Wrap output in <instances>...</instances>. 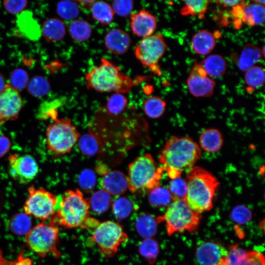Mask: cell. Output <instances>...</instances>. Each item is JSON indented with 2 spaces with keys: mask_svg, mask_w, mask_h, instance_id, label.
Masks as SVG:
<instances>
[{
  "mask_svg": "<svg viewBox=\"0 0 265 265\" xmlns=\"http://www.w3.org/2000/svg\"><path fill=\"white\" fill-rule=\"evenodd\" d=\"M184 6L180 10L183 16H197L199 19L205 18V14L208 9L210 0H184Z\"/></svg>",
  "mask_w": 265,
  "mask_h": 265,
  "instance_id": "83f0119b",
  "label": "cell"
},
{
  "mask_svg": "<svg viewBox=\"0 0 265 265\" xmlns=\"http://www.w3.org/2000/svg\"><path fill=\"white\" fill-rule=\"evenodd\" d=\"M131 43L130 35L126 31L119 28L110 29L104 37L106 48L114 54L125 53L129 50Z\"/></svg>",
  "mask_w": 265,
  "mask_h": 265,
  "instance_id": "e0dca14e",
  "label": "cell"
},
{
  "mask_svg": "<svg viewBox=\"0 0 265 265\" xmlns=\"http://www.w3.org/2000/svg\"><path fill=\"white\" fill-rule=\"evenodd\" d=\"M218 265H227L225 262V263H222V264Z\"/></svg>",
  "mask_w": 265,
  "mask_h": 265,
  "instance_id": "11a10c76",
  "label": "cell"
},
{
  "mask_svg": "<svg viewBox=\"0 0 265 265\" xmlns=\"http://www.w3.org/2000/svg\"><path fill=\"white\" fill-rule=\"evenodd\" d=\"M22 106L23 100L19 91L7 83L0 93V125L17 119Z\"/></svg>",
  "mask_w": 265,
  "mask_h": 265,
  "instance_id": "4fadbf2b",
  "label": "cell"
},
{
  "mask_svg": "<svg viewBox=\"0 0 265 265\" xmlns=\"http://www.w3.org/2000/svg\"><path fill=\"white\" fill-rule=\"evenodd\" d=\"M239 265H265V258L260 252L247 251L245 259Z\"/></svg>",
  "mask_w": 265,
  "mask_h": 265,
  "instance_id": "7dc6e473",
  "label": "cell"
},
{
  "mask_svg": "<svg viewBox=\"0 0 265 265\" xmlns=\"http://www.w3.org/2000/svg\"><path fill=\"white\" fill-rule=\"evenodd\" d=\"M209 76L219 77L223 76L227 70V62L224 58L218 54H211L206 57L200 63Z\"/></svg>",
  "mask_w": 265,
  "mask_h": 265,
  "instance_id": "d4e9b609",
  "label": "cell"
},
{
  "mask_svg": "<svg viewBox=\"0 0 265 265\" xmlns=\"http://www.w3.org/2000/svg\"><path fill=\"white\" fill-rule=\"evenodd\" d=\"M128 168V188L132 193L150 192L159 186L164 171L157 165L150 154L136 158Z\"/></svg>",
  "mask_w": 265,
  "mask_h": 265,
  "instance_id": "5b68a950",
  "label": "cell"
},
{
  "mask_svg": "<svg viewBox=\"0 0 265 265\" xmlns=\"http://www.w3.org/2000/svg\"><path fill=\"white\" fill-rule=\"evenodd\" d=\"M79 147L83 154L91 157L95 155L100 150V142L92 133H86L79 138Z\"/></svg>",
  "mask_w": 265,
  "mask_h": 265,
  "instance_id": "1f68e13d",
  "label": "cell"
},
{
  "mask_svg": "<svg viewBox=\"0 0 265 265\" xmlns=\"http://www.w3.org/2000/svg\"><path fill=\"white\" fill-rule=\"evenodd\" d=\"M16 22L18 28L26 38L32 40H37L40 38L42 34L41 27L31 12H21Z\"/></svg>",
  "mask_w": 265,
  "mask_h": 265,
  "instance_id": "ffe728a7",
  "label": "cell"
},
{
  "mask_svg": "<svg viewBox=\"0 0 265 265\" xmlns=\"http://www.w3.org/2000/svg\"><path fill=\"white\" fill-rule=\"evenodd\" d=\"M244 0H217L215 1L216 4L221 7H233L236 5L241 4Z\"/></svg>",
  "mask_w": 265,
  "mask_h": 265,
  "instance_id": "f907efd6",
  "label": "cell"
},
{
  "mask_svg": "<svg viewBox=\"0 0 265 265\" xmlns=\"http://www.w3.org/2000/svg\"><path fill=\"white\" fill-rule=\"evenodd\" d=\"M93 18L103 25L112 21L114 13L111 5L103 0L95 1L90 8Z\"/></svg>",
  "mask_w": 265,
  "mask_h": 265,
  "instance_id": "484cf974",
  "label": "cell"
},
{
  "mask_svg": "<svg viewBox=\"0 0 265 265\" xmlns=\"http://www.w3.org/2000/svg\"><path fill=\"white\" fill-rule=\"evenodd\" d=\"M11 141L5 135H0V158L3 157L10 150Z\"/></svg>",
  "mask_w": 265,
  "mask_h": 265,
  "instance_id": "681fc988",
  "label": "cell"
},
{
  "mask_svg": "<svg viewBox=\"0 0 265 265\" xmlns=\"http://www.w3.org/2000/svg\"><path fill=\"white\" fill-rule=\"evenodd\" d=\"M97 170L99 174L103 176L108 171L107 167L103 164L98 165L97 167Z\"/></svg>",
  "mask_w": 265,
  "mask_h": 265,
  "instance_id": "f5cc1de1",
  "label": "cell"
},
{
  "mask_svg": "<svg viewBox=\"0 0 265 265\" xmlns=\"http://www.w3.org/2000/svg\"><path fill=\"white\" fill-rule=\"evenodd\" d=\"M8 161L9 174L19 184L29 183L38 173V163L30 155L12 154L9 156Z\"/></svg>",
  "mask_w": 265,
  "mask_h": 265,
  "instance_id": "7c38bea8",
  "label": "cell"
},
{
  "mask_svg": "<svg viewBox=\"0 0 265 265\" xmlns=\"http://www.w3.org/2000/svg\"><path fill=\"white\" fill-rule=\"evenodd\" d=\"M85 79L88 89L100 92L124 94L130 92L133 85L131 78L105 58H102L100 64L86 74Z\"/></svg>",
  "mask_w": 265,
  "mask_h": 265,
  "instance_id": "277c9868",
  "label": "cell"
},
{
  "mask_svg": "<svg viewBox=\"0 0 265 265\" xmlns=\"http://www.w3.org/2000/svg\"><path fill=\"white\" fill-rule=\"evenodd\" d=\"M112 207L115 216L119 219H123L131 213L133 209V204L127 198L121 197L113 202Z\"/></svg>",
  "mask_w": 265,
  "mask_h": 265,
  "instance_id": "8d00e7d4",
  "label": "cell"
},
{
  "mask_svg": "<svg viewBox=\"0 0 265 265\" xmlns=\"http://www.w3.org/2000/svg\"><path fill=\"white\" fill-rule=\"evenodd\" d=\"M78 4L86 9H90L91 7L94 2V0H78L76 1Z\"/></svg>",
  "mask_w": 265,
  "mask_h": 265,
  "instance_id": "816d5d0a",
  "label": "cell"
},
{
  "mask_svg": "<svg viewBox=\"0 0 265 265\" xmlns=\"http://www.w3.org/2000/svg\"><path fill=\"white\" fill-rule=\"evenodd\" d=\"M223 142L221 133L215 129L204 130L199 137L201 148L206 152L215 153L219 151Z\"/></svg>",
  "mask_w": 265,
  "mask_h": 265,
  "instance_id": "cb8c5ba5",
  "label": "cell"
},
{
  "mask_svg": "<svg viewBox=\"0 0 265 265\" xmlns=\"http://www.w3.org/2000/svg\"><path fill=\"white\" fill-rule=\"evenodd\" d=\"M92 238L102 255L109 258L117 253L121 244L127 240L128 236L119 223L106 220L96 226Z\"/></svg>",
  "mask_w": 265,
  "mask_h": 265,
  "instance_id": "30bf717a",
  "label": "cell"
},
{
  "mask_svg": "<svg viewBox=\"0 0 265 265\" xmlns=\"http://www.w3.org/2000/svg\"><path fill=\"white\" fill-rule=\"evenodd\" d=\"M96 182V174L89 169L83 170L79 177V185L81 189L85 192L91 191L94 188Z\"/></svg>",
  "mask_w": 265,
  "mask_h": 265,
  "instance_id": "7bdbcfd3",
  "label": "cell"
},
{
  "mask_svg": "<svg viewBox=\"0 0 265 265\" xmlns=\"http://www.w3.org/2000/svg\"><path fill=\"white\" fill-rule=\"evenodd\" d=\"M201 156L199 146L191 138L173 136L165 143L159 160L172 180L179 177L182 172L190 170Z\"/></svg>",
  "mask_w": 265,
  "mask_h": 265,
  "instance_id": "6da1fadb",
  "label": "cell"
},
{
  "mask_svg": "<svg viewBox=\"0 0 265 265\" xmlns=\"http://www.w3.org/2000/svg\"><path fill=\"white\" fill-rule=\"evenodd\" d=\"M46 130V146L53 155L69 153L80 138V133L70 119H53Z\"/></svg>",
  "mask_w": 265,
  "mask_h": 265,
  "instance_id": "52a82bcc",
  "label": "cell"
},
{
  "mask_svg": "<svg viewBox=\"0 0 265 265\" xmlns=\"http://www.w3.org/2000/svg\"><path fill=\"white\" fill-rule=\"evenodd\" d=\"M50 90L49 82L40 76L33 78L28 84V91L32 95L40 97L46 95Z\"/></svg>",
  "mask_w": 265,
  "mask_h": 265,
  "instance_id": "d590c367",
  "label": "cell"
},
{
  "mask_svg": "<svg viewBox=\"0 0 265 265\" xmlns=\"http://www.w3.org/2000/svg\"><path fill=\"white\" fill-rule=\"evenodd\" d=\"M166 104L160 97L153 96L146 98L143 104L145 114L151 118L156 119L160 117L165 110Z\"/></svg>",
  "mask_w": 265,
  "mask_h": 265,
  "instance_id": "f1b7e54d",
  "label": "cell"
},
{
  "mask_svg": "<svg viewBox=\"0 0 265 265\" xmlns=\"http://www.w3.org/2000/svg\"><path fill=\"white\" fill-rule=\"evenodd\" d=\"M265 8L264 5L253 1L247 3L245 1L241 4L239 20L249 26H261L264 24Z\"/></svg>",
  "mask_w": 265,
  "mask_h": 265,
  "instance_id": "d6986e66",
  "label": "cell"
},
{
  "mask_svg": "<svg viewBox=\"0 0 265 265\" xmlns=\"http://www.w3.org/2000/svg\"><path fill=\"white\" fill-rule=\"evenodd\" d=\"M65 33L64 24L57 18L47 19L41 27V34L46 40L50 42H57L62 40Z\"/></svg>",
  "mask_w": 265,
  "mask_h": 265,
  "instance_id": "603a6c76",
  "label": "cell"
},
{
  "mask_svg": "<svg viewBox=\"0 0 265 265\" xmlns=\"http://www.w3.org/2000/svg\"><path fill=\"white\" fill-rule=\"evenodd\" d=\"M149 192V202L154 207L168 206L171 203V195L169 190L165 187L158 186Z\"/></svg>",
  "mask_w": 265,
  "mask_h": 265,
  "instance_id": "d6a6232c",
  "label": "cell"
},
{
  "mask_svg": "<svg viewBox=\"0 0 265 265\" xmlns=\"http://www.w3.org/2000/svg\"><path fill=\"white\" fill-rule=\"evenodd\" d=\"M136 228L139 234L145 237L153 235L156 231V223L150 215H142L137 219Z\"/></svg>",
  "mask_w": 265,
  "mask_h": 265,
  "instance_id": "f35d334b",
  "label": "cell"
},
{
  "mask_svg": "<svg viewBox=\"0 0 265 265\" xmlns=\"http://www.w3.org/2000/svg\"><path fill=\"white\" fill-rule=\"evenodd\" d=\"M114 13L121 17L129 16L133 7L132 0H116L111 5Z\"/></svg>",
  "mask_w": 265,
  "mask_h": 265,
  "instance_id": "f6af8a7d",
  "label": "cell"
},
{
  "mask_svg": "<svg viewBox=\"0 0 265 265\" xmlns=\"http://www.w3.org/2000/svg\"><path fill=\"white\" fill-rule=\"evenodd\" d=\"M27 247L41 258L52 255L60 256L58 249L59 240L58 226L51 219L49 223L44 222L36 224L25 235Z\"/></svg>",
  "mask_w": 265,
  "mask_h": 265,
  "instance_id": "8992f818",
  "label": "cell"
},
{
  "mask_svg": "<svg viewBox=\"0 0 265 265\" xmlns=\"http://www.w3.org/2000/svg\"><path fill=\"white\" fill-rule=\"evenodd\" d=\"M168 190L173 201L185 200L187 191L186 181L180 177L172 179L169 183Z\"/></svg>",
  "mask_w": 265,
  "mask_h": 265,
  "instance_id": "74e56055",
  "label": "cell"
},
{
  "mask_svg": "<svg viewBox=\"0 0 265 265\" xmlns=\"http://www.w3.org/2000/svg\"><path fill=\"white\" fill-rule=\"evenodd\" d=\"M6 84L4 77L0 73V93L4 89Z\"/></svg>",
  "mask_w": 265,
  "mask_h": 265,
  "instance_id": "db71d44e",
  "label": "cell"
},
{
  "mask_svg": "<svg viewBox=\"0 0 265 265\" xmlns=\"http://www.w3.org/2000/svg\"><path fill=\"white\" fill-rule=\"evenodd\" d=\"M186 181L187 191L185 201L190 208L199 213L211 210L219 185L216 178L201 167L193 166L188 171Z\"/></svg>",
  "mask_w": 265,
  "mask_h": 265,
  "instance_id": "3957f363",
  "label": "cell"
},
{
  "mask_svg": "<svg viewBox=\"0 0 265 265\" xmlns=\"http://www.w3.org/2000/svg\"><path fill=\"white\" fill-rule=\"evenodd\" d=\"M251 216L249 210L243 206L235 208L232 212L233 219L238 223H244L249 220Z\"/></svg>",
  "mask_w": 265,
  "mask_h": 265,
  "instance_id": "bcb514c9",
  "label": "cell"
},
{
  "mask_svg": "<svg viewBox=\"0 0 265 265\" xmlns=\"http://www.w3.org/2000/svg\"><path fill=\"white\" fill-rule=\"evenodd\" d=\"M130 25L134 35L144 38L154 34L157 28V21L153 14L142 9L131 15Z\"/></svg>",
  "mask_w": 265,
  "mask_h": 265,
  "instance_id": "2e32d148",
  "label": "cell"
},
{
  "mask_svg": "<svg viewBox=\"0 0 265 265\" xmlns=\"http://www.w3.org/2000/svg\"><path fill=\"white\" fill-rule=\"evenodd\" d=\"M69 32L72 39L78 42H83L89 39L92 30L90 24L83 19L73 20L69 25Z\"/></svg>",
  "mask_w": 265,
  "mask_h": 265,
  "instance_id": "4316f807",
  "label": "cell"
},
{
  "mask_svg": "<svg viewBox=\"0 0 265 265\" xmlns=\"http://www.w3.org/2000/svg\"><path fill=\"white\" fill-rule=\"evenodd\" d=\"M110 195L104 189L95 192L88 201L90 209L96 213L105 212L108 209L111 202Z\"/></svg>",
  "mask_w": 265,
  "mask_h": 265,
  "instance_id": "f546056e",
  "label": "cell"
},
{
  "mask_svg": "<svg viewBox=\"0 0 265 265\" xmlns=\"http://www.w3.org/2000/svg\"><path fill=\"white\" fill-rule=\"evenodd\" d=\"M167 46L160 34H153L143 38L135 46L134 51L136 58L145 67L154 74L160 75L159 63L164 54Z\"/></svg>",
  "mask_w": 265,
  "mask_h": 265,
  "instance_id": "8fae6325",
  "label": "cell"
},
{
  "mask_svg": "<svg viewBox=\"0 0 265 265\" xmlns=\"http://www.w3.org/2000/svg\"><path fill=\"white\" fill-rule=\"evenodd\" d=\"M28 75L22 69H17L10 75L11 86L17 90L24 89L28 82Z\"/></svg>",
  "mask_w": 265,
  "mask_h": 265,
  "instance_id": "ee69618b",
  "label": "cell"
},
{
  "mask_svg": "<svg viewBox=\"0 0 265 265\" xmlns=\"http://www.w3.org/2000/svg\"><path fill=\"white\" fill-rule=\"evenodd\" d=\"M216 37L214 33L203 29L195 33L191 41V47L193 51L201 55H207L214 48Z\"/></svg>",
  "mask_w": 265,
  "mask_h": 265,
  "instance_id": "44dd1931",
  "label": "cell"
},
{
  "mask_svg": "<svg viewBox=\"0 0 265 265\" xmlns=\"http://www.w3.org/2000/svg\"><path fill=\"white\" fill-rule=\"evenodd\" d=\"M4 8L9 13L17 14L22 12L26 6V0H4L3 2Z\"/></svg>",
  "mask_w": 265,
  "mask_h": 265,
  "instance_id": "c3c4849f",
  "label": "cell"
},
{
  "mask_svg": "<svg viewBox=\"0 0 265 265\" xmlns=\"http://www.w3.org/2000/svg\"><path fill=\"white\" fill-rule=\"evenodd\" d=\"M141 254L151 262L154 261L159 252V246L156 241L151 238L144 240L139 246Z\"/></svg>",
  "mask_w": 265,
  "mask_h": 265,
  "instance_id": "60d3db41",
  "label": "cell"
},
{
  "mask_svg": "<svg viewBox=\"0 0 265 265\" xmlns=\"http://www.w3.org/2000/svg\"><path fill=\"white\" fill-rule=\"evenodd\" d=\"M102 186L110 195H120L128 188L127 176L119 170L108 171L103 175Z\"/></svg>",
  "mask_w": 265,
  "mask_h": 265,
  "instance_id": "ac0fdd59",
  "label": "cell"
},
{
  "mask_svg": "<svg viewBox=\"0 0 265 265\" xmlns=\"http://www.w3.org/2000/svg\"><path fill=\"white\" fill-rule=\"evenodd\" d=\"M190 94L196 97H208L214 91L215 83L207 75L200 64L195 62L187 79Z\"/></svg>",
  "mask_w": 265,
  "mask_h": 265,
  "instance_id": "5bb4252c",
  "label": "cell"
},
{
  "mask_svg": "<svg viewBox=\"0 0 265 265\" xmlns=\"http://www.w3.org/2000/svg\"><path fill=\"white\" fill-rule=\"evenodd\" d=\"M227 250V265H239L245 259L247 252L237 244L231 245Z\"/></svg>",
  "mask_w": 265,
  "mask_h": 265,
  "instance_id": "b9f144b4",
  "label": "cell"
},
{
  "mask_svg": "<svg viewBox=\"0 0 265 265\" xmlns=\"http://www.w3.org/2000/svg\"><path fill=\"white\" fill-rule=\"evenodd\" d=\"M202 216L188 205L184 200H176L167 207L164 214L157 219L164 221L168 235L185 231L193 232L197 229Z\"/></svg>",
  "mask_w": 265,
  "mask_h": 265,
  "instance_id": "ba28073f",
  "label": "cell"
},
{
  "mask_svg": "<svg viewBox=\"0 0 265 265\" xmlns=\"http://www.w3.org/2000/svg\"><path fill=\"white\" fill-rule=\"evenodd\" d=\"M265 78L264 70L261 66H254L246 71L244 80L247 91L250 93L261 86L264 83Z\"/></svg>",
  "mask_w": 265,
  "mask_h": 265,
  "instance_id": "4dcf8cb0",
  "label": "cell"
},
{
  "mask_svg": "<svg viewBox=\"0 0 265 265\" xmlns=\"http://www.w3.org/2000/svg\"><path fill=\"white\" fill-rule=\"evenodd\" d=\"M56 9L58 15L65 20H74L80 13L79 4L76 1H59Z\"/></svg>",
  "mask_w": 265,
  "mask_h": 265,
  "instance_id": "e575fe53",
  "label": "cell"
},
{
  "mask_svg": "<svg viewBox=\"0 0 265 265\" xmlns=\"http://www.w3.org/2000/svg\"><path fill=\"white\" fill-rule=\"evenodd\" d=\"M128 100L121 93H114L108 99L106 104V110L111 115L120 114L127 107Z\"/></svg>",
  "mask_w": 265,
  "mask_h": 265,
  "instance_id": "836d02e7",
  "label": "cell"
},
{
  "mask_svg": "<svg viewBox=\"0 0 265 265\" xmlns=\"http://www.w3.org/2000/svg\"><path fill=\"white\" fill-rule=\"evenodd\" d=\"M51 219L58 226L68 229L96 227L99 224L90 217L88 202L78 189L68 190L58 196L55 213Z\"/></svg>",
  "mask_w": 265,
  "mask_h": 265,
  "instance_id": "7a4b0ae2",
  "label": "cell"
},
{
  "mask_svg": "<svg viewBox=\"0 0 265 265\" xmlns=\"http://www.w3.org/2000/svg\"><path fill=\"white\" fill-rule=\"evenodd\" d=\"M195 255L201 265H218L226 262L228 250L218 242L207 241L198 245Z\"/></svg>",
  "mask_w": 265,
  "mask_h": 265,
  "instance_id": "9a60e30c",
  "label": "cell"
},
{
  "mask_svg": "<svg viewBox=\"0 0 265 265\" xmlns=\"http://www.w3.org/2000/svg\"><path fill=\"white\" fill-rule=\"evenodd\" d=\"M58 196L43 187L34 185L28 188V196L23 206L24 213L41 222L51 218L55 214Z\"/></svg>",
  "mask_w": 265,
  "mask_h": 265,
  "instance_id": "9c48e42d",
  "label": "cell"
},
{
  "mask_svg": "<svg viewBox=\"0 0 265 265\" xmlns=\"http://www.w3.org/2000/svg\"><path fill=\"white\" fill-rule=\"evenodd\" d=\"M264 56L262 50L253 44L248 43L242 48L237 59V65L239 70L246 71L254 66Z\"/></svg>",
  "mask_w": 265,
  "mask_h": 265,
  "instance_id": "7402d4cb",
  "label": "cell"
},
{
  "mask_svg": "<svg viewBox=\"0 0 265 265\" xmlns=\"http://www.w3.org/2000/svg\"><path fill=\"white\" fill-rule=\"evenodd\" d=\"M29 216L25 213L15 215L11 220L10 227L17 234L25 235L31 228Z\"/></svg>",
  "mask_w": 265,
  "mask_h": 265,
  "instance_id": "ab89813d",
  "label": "cell"
}]
</instances>
